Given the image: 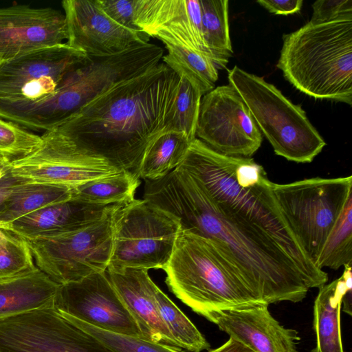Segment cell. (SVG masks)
<instances>
[{
  "instance_id": "2",
  "label": "cell",
  "mask_w": 352,
  "mask_h": 352,
  "mask_svg": "<svg viewBox=\"0 0 352 352\" xmlns=\"http://www.w3.org/2000/svg\"><path fill=\"white\" fill-rule=\"evenodd\" d=\"M179 82L160 63L115 85L55 129L90 162L140 178L144 153L166 128Z\"/></svg>"
},
{
  "instance_id": "38",
  "label": "cell",
  "mask_w": 352,
  "mask_h": 352,
  "mask_svg": "<svg viewBox=\"0 0 352 352\" xmlns=\"http://www.w3.org/2000/svg\"><path fill=\"white\" fill-rule=\"evenodd\" d=\"M209 352H253L248 347L237 342L229 338L223 344L217 349L210 350Z\"/></svg>"
},
{
  "instance_id": "3",
  "label": "cell",
  "mask_w": 352,
  "mask_h": 352,
  "mask_svg": "<svg viewBox=\"0 0 352 352\" xmlns=\"http://www.w3.org/2000/svg\"><path fill=\"white\" fill-rule=\"evenodd\" d=\"M277 67L300 92L352 104V16L310 21L283 37Z\"/></svg>"
},
{
  "instance_id": "33",
  "label": "cell",
  "mask_w": 352,
  "mask_h": 352,
  "mask_svg": "<svg viewBox=\"0 0 352 352\" xmlns=\"http://www.w3.org/2000/svg\"><path fill=\"white\" fill-rule=\"evenodd\" d=\"M41 142L40 135L0 119V158L10 162L21 158L36 149Z\"/></svg>"
},
{
  "instance_id": "23",
  "label": "cell",
  "mask_w": 352,
  "mask_h": 352,
  "mask_svg": "<svg viewBox=\"0 0 352 352\" xmlns=\"http://www.w3.org/2000/svg\"><path fill=\"white\" fill-rule=\"evenodd\" d=\"M73 188L25 181L16 185L0 206V228L47 206L67 200Z\"/></svg>"
},
{
  "instance_id": "4",
  "label": "cell",
  "mask_w": 352,
  "mask_h": 352,
  "mask_svg": "<svg viewBox=\"0 0 352 352\" xmlns=\"http://www.w3.org/2000/svg\"><path fill=\"white\" fill-rule=\"evenodd\" d=\"M164 270L175 296L212 323L222 311L267 305L210 240L188 231L181 230Z\"/></svg>"
},
{
  "instance_id": "11",
  "label": "cell",
  "mask_w": 352,
  "mask_h": 352,
  "mask_svg": "<svg viewBox=\"0 0 352 352\" xmlns=\"http://www.w3.org/2000/svg\"><path fill=\"white\" fill-rule=\"evenodd\" d=\"M196 137L219 153L239 157H250L263 141L248 107L230 84L202 96Z\"/></svg>"
},
{
  "instance_id": "32",
  "label": "cell",
  "mask_w": 352,
  "mask_h": 352,
  "mask_svg": "<svg viewBox=\"0 0 352 352\" xmlns=\"http://www.w3.org/2000/svg\"><path fill=\"white\" fill-rule=\"evenodd\" d=\"M36 267L25 241L0 228V278L14 276Z\"/></svg>"
},
{
  "instance_id": "36",
  "label": "cell",
  "mask_w": 352,
  "mask_h": 352,
  "mask_svg": "<svg viewBox=\"0 0 352 352\" xmlns=\"http://www.w3.org/2000/svg\"><path fill=\"white\" fill-rule=\"evenodd\" d=\"M257 3L269 12L276 14H291L300 11L302 0H258Z\"/></svg>"
},
{
  "instance_id": "29",
  "label": "cell",
  "mask_w": 352,
  "mask_h": 352,
  "mask_svg": "<svg viewBox=\"0 0 352 352\" xmlns=\"http://www.w3.org/2000/svg\"><path fill=\"white\" fill-rule=\"evenodd\" d=\"M203 93L184 76H179L176 96L168 114L165 131L184 133L192 142L196 138Z\"/></svg>"
},
{
  "instance_id": "19",
  "label": "cell",
  "mask_w": 352,
  "mask_h": 352,
  "mask_svg": "<svg viewBox=\"0 0 352 352\" xmlns=\"http://www.w3.org/2000/svg\"><path fill=\"white\" fill-rule=\"evenodd\" d=\"M107 275L135 320L144 340L179 347L160 315L155 294L158 287L144 269L107 268Z\"/></svg>"
},
{
  "instance_id": "7",
  "label": "cell",
  "mask_w": 352,
  "mask_h": 352,
  "mask_svg": "<svg viewBox=\"0 0 352 352\" xmlns=\"http://www.w3.org/2000/svg\"><path fill=\"white\" fill-rule=\"evenodd\" d=\"M273 190L293 232L316 266L346 203L352 199V176L273 183Z\"/></svg>"
},
{
  "instance_id": "10",
  "label": "cell",
  "mask_w": 352,
  "mask_h": 352,
  "mask_svg": "<svg viewBox=\"0 0 352 352\" xmlns=\"http://www.w3.org/2000/svg\"><path fill=\"white\" fill-rule=\"evenodd\" d=\"M0 352H115L55 307L0 320Z\"/></svg>"
},
{
  "instance_id": "41",
  "label": "cell",
  "mask_w": 352,
  "mask_h": 352,
  "mask_svg": "<svg viewBox=\"0 0 352 352\" xmlns=\"http://www.w3.org/2000/svg\"><path fill=\"white\" fill-rule=\"evenodd\" d=\"M1 62V60L0 59V63Z\"/></svg>"
},
{
  "instance_id": "28",
  "label": "cell",
  "mask_w": 352,
  "mask_h": 352,
  "mask_svg": "<svg viewBox=\"0 0 352 352\" xmlns=\"http://www.w3.org/2000/svg\"><path fill=\"white\" fill-rule=\"evenodd\" d=\"M155 297L161 318L180 348L190 352L210 349L203 334L159 287Z\"/></svg>"
},
{
  "instance_id": "12",
  "label": "cell",
  "mask_w": 352,
  "mask_h": 352,
  "mask_svg": "<svg viewBox=\"0 0 352 352\" xmlns=\"http://www.w3.org/2000/svg\"><path fill=\"white\" fill-rule=\"evenodd\" d=\"M87 56L63 43L1 61L0 100L34 102L50 96Z\"/></svg>"
},
{
  "instance_id": "26",
  "label": "cell",
  "mask_w": 352,
  "mask_h": 352,
  "mask_svg": "<svg viewBox=\"0 0 352 352\" xmlns=\"http://www.w3.org/2000/svg\"><path fill=\"white\" fill-rule=\"evenodd\" d=\"M168 53L163 63L179 76H184L198 87L203 95L214 88L218 80V69L206 54L184 45L164 43Z\"/></svg>"
},
{
  "instance_id": "13",
  "label": "cell",
  "mask_w": 352,
  "mask_h": 352,
  "mask_svg": "<svg viewBox=\"0 0 352 352\" xmlns=\"http://www.w3.org/2000/svg\"><path fill=\"white\" fill-rule=\"evenodd\" d=\"M54 307L62 314L98 329L142 338L107 271L60 285Z\"/></svg>"
},
{
  "instance_id": "24",
  "label": "cell",
  "mask_w": 352,
  "mask_h": 352,
  "mask_svg": "<svg viewBox=\"0 0 352 352\" xmlns=\"http://www.w3.org/2000/svg\"><path fill=\"white\" fill-rule=\"evenodd\" d=\"M191 142L182 132L162 133L144 153L140 168V178L156 180L166 176L182 162Z\"/></svg>"
},
{
  "instance_id": "16",
  "label": "cell",
  "mask_w": 352,
  "mask_h": 352,
  "mask_svg": "<svg viewBox=\"0 0 352 352\" xmlns=\"http://www.w3.org/2000/svg\"><path fill=\"white\" fill-rule=\"evenodd\" d=\"M64 13L52 8L17 4L0 8V59L63 43L67 39Z\"/></svg>"
},
{
  "instance_id": "5",
  "label": "cell",
  "mask_w": 352,
  "mask_h": 352,
  "mask_svg": "<svg viewBox=\"0 0 352 352\" xmlns=\"http://www.w3.org/2000/svg\"><path fill=\"white\" fill-rule=\"evenodd\" d=\"M163 56L162 47L148 42L114 54L88 55L52 94L39 100L18 103L16 120L26 129H54L115 85L156 66Z\"/></svg>"
},
{
  "instance_id": "17",
  "label": "cell",
  "mask_w": 352,
  "mask_h": 352,
  "mask_svg": "<svg viewBox=\"0 0 352 352\" xmlns=\"http://www.w3.org/2000/svg\"><path fill=\"white\" fill-rule=\"evenodd\" d=\"M134 21L148 36L192 48L215 65L204 38L199 0H135Z\"/></svg>"
},
{
  "instance_id": "25",
  "label": "cell",
  "mask_w": 352,
  "mask_h": 352,
  "mask_svg": "<svg viewBox=\"0 0 352 352\" xmlns=\"http://www.w3.org/2000/svg\"><path fill=\"white\" fill-rule=\"evenodd\" d=\"M206 45L218 69H224L233 54L227 0H199Z\"/></svg>"
},
{
  "instance_id": "6",
  "label": "cell",
  "mask_w": 352,
  "mask_h": 352,
  "mask_svg": "<svg viewBox=\"0 0 352 352\" xmlns=\"http://www.w3.org/2000/svg\"><path fill=\"white\" fill-rule=\"evenodd\" d=\"M228 79L275 154L289 161L309 163L326 146L301 106L294 104L274 85L236 65L228 70Z\"/></svg>"
},
{
  "instance_id": "15",
  "label": "cell",
  "mask_w": 352,
  "mask_h": 352,
  "mask_svg": "<svg viewBox=\"0 0 352 352\" xmlns=\"http://www.w3.org/2000/svg\"><path fill=\"white\" fill-rule=\"evenodd\" d=\"M62 7L67 27V44L87 55L114 54L148 41L146 34L113 21L96 0H65Z\"/></svg>"
},
{
  "instance_id": "8",
  "label": "cell",
  "mask_w": 352,
  "mask_h": 352,
  "mask_svg": "<svg viewBox=\"0 0 352 352\" xmlns=\"http://www.w3.org/2000/svg\"><path fill=\"white\" fill-rule=\"evenodd\" d=\"M181 230L176 217L144 199L120 204L107 268L164 270Z\"/></svg>"
},
{
  "instance_id": "9",
  "label": "cell",
  "mask_w": 352,
  "mask_h": 352,
  "mask_svg": "<svg viewBox=\"0 0 352 352\" xmlns=\"http://www.w3.org/2000/svg\"><path fill=\"white\" fill-rule=\"evenodd\" d=\"M119 205L100 221L80 229L23 238L36 267L58 285L106 272L112 252L113 214Z\"/></svg>"
},
{
  "instance_id": "18",
  "label": "cell",
  "mask_w": 352,
  "mask_h": 352,
  "mask_svg": "<svg viewBox=\"0 0 352 352\" xmlns=\"http://www.w3.org/2000/svg\"><path fill=\"white\" fill-rule=\"evenodd\" d=\"M268 306L224 311L214 324L253 352H297L298 332L280 324Z\"/></svg>"
},
{
  "instance_id": "30",
  "label": "cell",
  "mask_w": 352,
  "mask_h": 352,
  "mask_svg": "<svg viewBox=\"0 0 352 352\" xmlns=\"http://www.w3.org/2000/svg\"><path fill=\"white\" fill-rule=\"evenodd\" d=\"M352 263V199L346 204L316 263L322 270H338Z\"/></svg>"
},
{
  "instance_id": "21",
  "label": "cell",
  "mask_w": 352,
  "mask_h": 352,
  "mask_svg": "<svg viewBox=\"0 0 352 352\" xmlns=\"http://www.w3.org/2000/svg\"><path fill=\"white\" fill-rule=\"evenodd\" d=\"M59 287L37 267L0 278V320L37 309L54 307Z\"/></svg>"
},
{
  "instance_id": "35",
  "label": "cell",
  "mask_w": 352,
  "mask_h": 352,
  "mask_svg": "<svg viewBox=\"0 0 352 352\" xmlns=\"http://www.w3.org/2000/svg\"><path fill=\"white\" fill-rule=\"evenodd\" d=\"M311 22L324 23L352 16V0H318L312 5Z\"/></svg>"
},
{
  "instance_id": "14",
  "label": "cell",
  "mask_w": 352,
  "mask_h": 352,
  "mask_svg": "<svg viewBox=\"0 0 352 352\" xmlns=\"http://www.w3.org/2000/svg\"><path fill=\"white\" fill-rule=\"evenodd\" d=\"M41 137L42 142L36 149L10 162L13 175L31 182L74 188L121 172L109 166L82 164L69 139L55 129L45 131Z\"/></svg>"
},
{
  "instance_id": "39",
  "label": "cell",
  "mask_w": 352,
  "mask_h": 352,
  "mask_svg": "<svg viewBox=\"0 0 352 352\" xmlns=\"http://www.w3.org/2000/svg\"><path fill=\"white\" fill-rule=\"evenodd\" d=\"M347 292L343 296L342 300V305L343 311L349 315H351V292Z\"/></svg>"
},
{
  "instance_id": "22",
  "label": "cell",
  "mask_w": 352,
  "mask_h": 352,
  "mask_svg": "<svg viewBox=\"0 0 352 352\" xmlns=\"http://www.w3.org/2000/svg\"><path fill=\"white\" fill-rule=\"evenodd\" d=\"M342 275L320 287L314 305L316 344L313 352H344L340 311L344 295L352 290L351 265L344 266Z\"/></svg>"
},
{
  "instance_id": "37",
  "label": "cell",
  "mask_w": 352,
  "mask_h": 352,
  "mask_svg": "<svg viewBox=\"0 0 352 352\" xmlns=\"http://www.w3.org/2000/svg\"><path fill=\"white\" fill-rule=\"evenodd\" d=\"M25 181L27 180L13 175L9 168L6 173L0 177V206L8 197L14 188Z\"/></svg>"
},
{
  "instance_id": "1",
  "label": "cell",
  "mask_w": 352,
  "mask_h": 352,
  "mask_svg": "<svg viewBox=\"0 0 352 352\" xmlns=\"http://www.w3.org/2000/svg\"><path fill=\"white\" fill-rule=\"evenodd\" d=\"M210 240L267 305L301 302L327 283L277 202L273 182L251 157L219 153L200 140L166 176L145 180L144 198Z\"/></svg>"
},
{
  "instance_id": "31",
  "label": "cell",
  "mask_w": 352,
  "mask_h": 352,
  "mask_svg": "<svg viewBox=\"0 0 352 352\" xmlns=\"http://www.w3.org/2000/svg\"><path fill=\"white\" fill-rule=\"evenodd\" d=\"M62 314L72 322L100 340L115 352H186L180 347L159 344L139 337L100 329L64 314Z\"/></svg>"
},
{
  "instance_id": "27",
  "label": "cell",
  "mask_w": 352,
  "mask_h": 352,
  "mask_svg": "<svg viewBox=\"0 0 352 352\" xmlns=\"http://www.w3.org/2000/svg\"><path fill=\"white\" fill-rule=\"evenodd\" d=\"M140 184L139 177L122 170L73 188L72 198L98 205L127 204L135 199Z\"/></svg>"
},
{
  "instance_id": "34",
  "label": "cell",
  "mask_w": 352,
  "mask_h": 352,
  "mask_svg": "<svg viewBox=\"0 0 352 352\" xmlns=\"http://www.w3.org/2000/svg\"><path fill=\"white\" fill-rule=\"evenodd\" d=\"M102 11L113 21L131 31L143 33L134 21L135 0H96Z\"/></svg>"
},
{
  "instance_id": "40",
  "label": "cell",
  "mask_w": 352,
  "mask_h": 352,
  "mask_svg": "<svg viewBox=\"0 0 352 352\" xmlns=\"http://www.w3.org/2000/svg\"><path fill=\"white\" fill-rule=\"evenodd\" d=\"M10 161L0 158V177H2L10 168Z\"/></svg>"
},
{
  "instance_id": "20",
  "label": "cell",
  "mask_w": 352,
  "mask_h": 352,
  "mask_svg": "<svg viewBox=\"0 0 352 352\" xmlns=\"http://www.w3.org/2000/svg\"><path fill=\"white\" fill-rule=\"evenodd\" d=\"M119 204H93L71 198L43 207L0 228L22 238L63 234L100 221Z\"/></svg>"
}]
</instances>
